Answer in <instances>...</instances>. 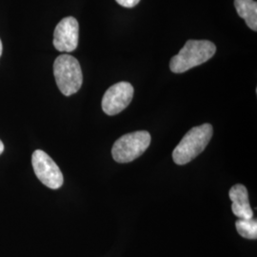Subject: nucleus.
I'll list each match as a JSON object with an SVG mask.
<instances>
[{
	"label": "nucleus",
	"instance_id": "1",
	"mask_svg": "<svg viewBox=\"0 0 257 257\" xmlns=\"http://www.w3.org/2000/svg\"><path fill=\"white\" fill-rule=\"evenodd\" d=\"M215 52L216 46L209 40H188L181 51L172 58L170 69L173 73L182 74L207 62Z\"/></svg>",
	"mask_w": 257,
	"mask_h": 257
},
{
	"label": "nucleus",
	"instance_id": "2",
	"mask_svg": "<svg viewBox=\"0 0 257 257\" xmlns=\"http://www.w3.org/2000/svg\"><path fill=\"white\" fill-rule=\"evenodd\" d=\"M212 133L213 128L209 123L191 128L174 150L175 164L185 165L199 156L211 141Z\"/></svg>",
	"mask_w": 257,
	"mask_h": 257
},
{
	"label": "nucleus",
	"instance_id": "3",
	"mask_svg": "<svg viewBox=\"0 0 257 257\" xmlns=\"http://www.w3.org/2000/svg\"><path fill=\"white\" fill-rule=\"evenodd\" d=\"M54 74L59 91L66 96L78 92L82 86L81 67L72 55H61L55 59Z\"/></svg>",
	"mask_w": 257,
	"mask_h": 257
},
{
	"label": "nucleus",
	"instance_id": "4",
	"mask_svg": "<svg viewBox=\"0 0 257 257\" xmlns=\"http://www.w3.org/2000/svg\"><path fill=\"white\" fill-rule=\"evenodd\" d=\"M151 144V135L146 131L127 134L118 138L111 149L113 159L118 163H128L142 156Z\"/></svg>",
	"mask_w": 257,
	"mask_h": 257
},
{
	"label": "nucleus",
	"instance_id": "5",
	"mask_svg": "<svg viewBox=\"0 0 257 257\" xmlns=\"http://www.w3.org/2000/svg\"><path fill=\"white\" fill-rule=\"evenodd\" d=\"M32 165L37 178L46 187L57 190L64 182L63 175L55 161L41 150H37L32 156Z\"/></svg>",
	"mask_w": 257,
	"mask_h": 257
},
{
	"label": "nucleus",
	"instance_id": "6",
	"mask_svg": "<svg viewBox=\"0 0 257 257\" xmlns=\"http://www.w3.org/2000/svg\"><path fill=\"white\" fill-rule=\"evenodd\" d=\"M133 97L134 87L130 83H116L105 92L102 99V109L108 115L118 114L128 107Z\"/></svg>",
	"mask_w": 257,
	"mask_h": 257
},
{
	"label": "nucleus",
	"instance_id": "7",
	"mask_svg": "<svg viewBox=\"0 0 257 257\" xmlns=\"http://www.w3.org/2000/svg\"><path fill=\"white\" fill-rule=\"evenodd\" d=\"M79 25L73 17L62 19L55 27L54 46L59 52L71 53L78 45Z\"/></svg>",
	"mask_w": 257,
	"mask_h": 257
},
{
	"label": "nucleus",
	"instance_id": "8",
	"mask_svg": "<svg viewBox=\"0 0 257 257\" xmlns=\"http://www.w3.org/2000/svg\"><path fill=\"white\" fill-rule=\"evenodd\" d=\"M229 196L231 200V211L238 219H250L253 211L248 201V190L245 186L236 184L230 188Z\"/></svg>",
	"mask_w": 257,
	"mask_h": 257
},
{
	"label": "nucleus",
	"instance_id": "9",
	"mask_svg": "<svg viewBox=\"0 0 257 257\" xmlns=\"http://www.w3.org/2000/svg\"><path fill=\"white\" fill-rule=\"evenodd\" d=\"M234 7L241 19H244L248 27L257 31V2L254 0H234Z\"/></svg>",
	"mask_w": 257,
	"mask_h": 257
},
{
	"label": "nucleus",
	"instance_id": "10",
	"mask_svg": "<svg viewBox=\"0 0 257 257\" xmlns=\"http://www.w3.org/2000/svg\"><path fill=\"white\" fill-rule=\"evenodd\" d=\"M235 227L239 234L247 239L257 238V221L255 218L238 219L235 222Z\"/></svg>",
	"mask_w": 257,
	"mask_h": 257
},
{
	"label": "nucleus",
	"instance_id": "11",
	"mask_svg": "<svg viewBox=\"0 0 257 257\" xmlns=\"http://www.w3.org/2000/svg\"><path fill=\"white\" fill-rule=\"evenodd\" d=\"M119 5L125 8H134L140 2V0H115Z\"/></svg>",
	"mask_w": 257,
	"mask_h": 257
},
{
	"label": "nucleus",
	"instance_id": "12",
	"mask_svg": "<svg viewBox=\"0 0 257 257\" xmlns=\"http://www.w3.org/2000/svg\"><path fill=\"white\" fill-rule=\"evenodd\" d=\"M3 151H4V144H3V142L0 140V155L3 153Z\"/></svg>",
	"mask_w": 257,
	"mask_h": 257
},
{
	"label": "nucleus",
	"instance_id": "13",
	"mask_svg": "<svg viewBox=\"0 0 257 257\" xmlns=\"http://www.w3.org/2000/svg\"><path fill=\"white\" fill-rule=\"evenodd\" d=\"M2 50H3V47H2V42L0 40V56L2 55Z\"/></svg>",
	"mask_w": 257,
	"mask_h": 257
}]
</instances>
